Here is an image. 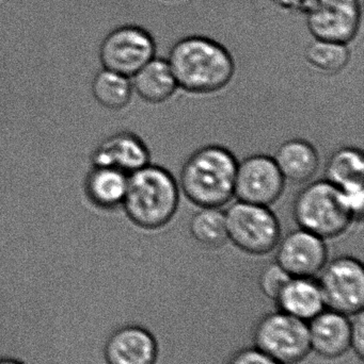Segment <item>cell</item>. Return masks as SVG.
Masks as SVG:
<instances>
[{"label":"cell","instance_id":"6da1fadb","mask_svg":"<svg viewBox=\"0 0 364 364\" xmlns=\"http://www.w3.org/2000/svg\"><path fill=\"white\" fill-rule=\"evenodd\" d=\"M167 61L177 87L189 93L220 91L235 72L234 61L226 47L205 36L182 38L169 51Z\"/></svg>","mask_w":364,"mask_h":364},{"label":"cell","instance_id":"7a4b0ae2","mask_svg":"<svg viewBox=\"0 0 364 364\" xmlns=\"http://www.w3.org/2000/svg\"><path fill=\"white\" fill-rule=\"evenodd\" d=\"M237 162L226 147L197 149L183 164L180 184L185 196L200 208H220L234 196Z\"/></svg>","mask_w":364,"mask_h":364},{"label":"cell","instance_id":"3957f363","mask_svg":"<svg viewBox=\"0 0 364 364\" xmlns=\"http://www.w3.org/2000/svg\"><path fill=\"white\" fill-rule=\"evenodd\" d=\"M179 205V186L162 166L147 164L128 175L123 207L126 216L139 228L155 230L166 226Z\"/></svg>","mask_w":364,"mask_h":364},{"label":"cell","instance_id":"277c9868","mask_svg":"<svg viewBox=\"0 0 364 364\" xmlns=\"http://www.w3.org/2000/svg\"><path fill=\"white\" fill-rule=\"evenodd\" d=\"M293 215L299 228L324 240L339 237L355 220L341 190L326 179L312 182L298 193Z\"/></svg>","mask_w":364,"mask_h":364},{"label":"cell","instance_id":"5b68a950","mask_svg":"<svg viewBox=\"0 0 364 364\" xmlns=\"http://www.w3.org/2000/svg\"><path fill=\"white\" fill-rule=\"evenodd\" d=\"M224 214L228 240L239 250L261 256L277 247L281 235L280 223L266 205L239 200Z\"/></svg>","mask_w":364,"mask_h":364},{"label":"cell","instance_id":"8992f818","mask_svg":"<svg viewBox=\"0 0 364 364\" xmlns=\"http://www.w3.org/2000/svg\"><path fill=\"white\" fill-rule=\"evenodd\" d=\"M254 346L281 364H297L311 352L308 322L278 310L260 318Z\"/></svg>","mask_w":364,"mask_h":364},{"label":"cell","instance_id":"52a82bcc","mask_svg":"<svg viewBox=\"0 0 364 364\" xmlns=\"http://www.w3.org/2000/svg\"><path fill=\"white\" fill-rule=\"evenodd\" d=\"M318 282L328 309L348 316L363 311L364 267L358 259L350 256L333 259L323 267Z\"/></svg>","mask_w":364,"mask_h":364},{"label":"cell","instance_id":"ba28073f","mask_svg":"<svg viewBox=\"0 0 364 364\" xmlns=\"http://www.w3.org/2000/svg\"><path fill=\"white\" fill-rule=\"evenodd\" d=\"M155 53V41L149 31L140 26L123 25L103 38L98 57L103 68L130 78Z\"/></svg>","mask_w":364,"mask_h":364},{"label":"cell","instance_id":"9c48e42d","mask_svg":"<svg viewBox=\"0 0 364 364\" xmlns=\"http://www.w3.org/2000/svg\"><path fill=\"white\" fill-rule=\"evenodd\" d=\"M303 14L314 38L348 44L361 23L359 0H308Z\"/></svg>","mask_w":364,"mask_h":364},{"label":"cell","instance_id":"30bf717a","mask_svg":"<svg viewBox=\"0 0 364 364\" xmlns=\"http://www.w3.org/2000/svg\"><path fill=\"white\" fill-rule=\"evenodd\" d=\"M284 182L274 158L250 156L237 164L234 196L239 201L269 207L281 196Z\"/></svg>","mask_w":364,"mask_h":364},{"label":"cell","instance_id":"8fae6325","mask_svg":"<svg viewBox=\"0 0 364 364\" xmlns=\"http://www.w3.org/2000/svg\"><path fill=\"white\" fill-rule=\"evenodd\" d=\"M276 262L291 277H312L328 262L325 240L305 229L292 231L279 241Z\"/></svg>","mask_w":364,"mask_h":364},{"label":"cell","instance_id":"7c38bea8","mask_svg":"<svg viewBox=\"0 0 364 364\" xmlns=\"http://www.w3.org/2000/svg\"><path fill=\"white\" fill-rule=\"evenodd\" d=\"M91 166L113 168L126 175L150 164V151L142 139L120 132L105 138L90 155Z\"/></svg>","mask_w":364,"mask_h":364},{"label":"cell","instance_id":"4fadbf2b","mask_svg":"<svg viewBox=\"0 0 364 364\" xmlns=\"http://www.w3.org/2000/svg\"><path fill=\"white\" fill-rule=\"evenodd\" d=\"M103 355L106 364H156L158 346L145 327L125 325L110 333Z\"/></svg>","mask_w":364,"mask_h":364},{"label":"cell","instance_id":"5bb4252c","mask_svg":"<svg viewBox=\"0 0 364 364\" xmlns=\"http://www.w3.org/2000/svg\"><path fill=\"white\" fill-rule=\"evenodd\" d=\"M350 316L323 310L308 322L311 350L324 358L335 359L350 348Z\"/></svg>","mask_w":364,"mask_h":364},{"label":"cell","instance_id":"9a60e30c","mask_svg":"<svg viewBox=\"0 0 364 364\" xmlns=\"http://www.w3.org/2000/svg\"><path fill=\"white\" fill-rule=\"evenodd\" d=\"M278 310L309 322L326 308L318 280L291 277L275 299Z\"/></svg>","mask_w":364,"mask_h":364},{"label":"cell","instance_id":"2e32d148","mask_svg":"<svg viewBox=\"0 0 364 364\" xmlns=\"http://www.w3.org/2000/svg\"><path fill=\"white\" fill-rule=\"evenodd\" d=\"M128 175L113 168L91 166L83 179V192L90 205L102 210L121 207L128 188Z\"/></svg>","mask_w":364,"mask_h":364},{"label":"cell","instance_id":"e0dca14e","mask_svg":"<svg viewBox=\"0 0 364 364\" xmlns=\"http://www.w3.org/2000/svg\"><path fill=\"white\" fill-rule=\"evenodd\" d=\"M273 158L284 178L294 183L310 181L320 166L316 147L301 139H293L280 145Z\"/></svg>","mask_w":364,"mask_h":364},{"label":"cell","instance_id":"ac0fdd59","mask_svg":"<svg viewBox=\"0 0 364 364\" xmlns=\"http://www.w3.org/2000/svg\"><path fill=\"white\" fill-rule=\"evenodd\" d=\"M130 78L132 91L150 104L166 102L179 87L168 61L162 58L154 57Z\"/></svg>","mask_w":364,"mask_h":364},{"label":"cell","instance_id":"d6986e66","mask_svg":"<svg viewBox=\"0 0 364 364\" xmlns=\"http://www.w3.org/2000/svg\"><path fill=\"white\" fill-rule=\"evenodd\" d=\"M91 94L96 104L102 108L121 110L132 100V81L130 77L103 68L92 79Z\"/></svg>","mask_w":364,"mask_h":364},{"label":"cell","instance_id":"ffe728a7","mask_svg":"<svg viewBox=\"0 0 364 364\" xmlns=\"http://www.w3.org/2000/svg\"><path fill=\"white\" fill-rule=\"evenodd\" d=\"M326 181L338 188L354 183H363L364 157L360 149L341 147L327 161L325 168Z\"/></svg>","mask_w":364,"mask_h":364},{"label":"cell","instance_id":"44dd1931","mask_svg":"<svg viewBox=\"0 0 364 364\" xmlns=\"http://www.w3.org/2000/svg\"><path fill=\"white\" fill-rule=\"evenodd\" d=\"M189 231L201 245L220 247L228 241L226 214L219 208H201L190 220Z\"/></svg>","mask_w":364,"mask_h":364},{"label":"cell","instance_id":"7402d4cb","mask_svg":"<svg viewBox=\"0 0 364 364\" xmlns=\"http://www.w3.org/2000/svg\"><path fill=\"white\" fill-rule=\"evenodd\" d=\"M350 57L348 44L318 38L308 44L305 50L308 63L325 74L341 72L348 65Z\"/></svg>","mask_w":364,"mask_h":364},{"label":"cell","instance_id":"603a6c76","mask_svg":"<svg viewBox=\"0 0 364 364\" xmlns=\"http://www.w3.org/2000/svg\"><path fill=\"white\" fill-rule=\"evenodd\" d=\"M291 276L277 262L267 264L259 276V287L267 299L275 301Z\"/></svg>","mask_w":364,"mask_h":364},{"label":"cell","instance_id":"cb8c5ba5","mask_svg":"<svg viewBox=\"0 0 364 364\" xmlns=\"http://www.w3.org/2000/svg\"><path fill=\"white\" fill-rule=\"evenodd\" d=\"M228 364H281L262 350L254 348H246L233 354Z\"/></svg>","mask_w":364,"mask_h":364},{"label":"cell","instance_id":"d4e9b609","mask_svg":"<svg viewBox=\"0 0 364 364\" xmlns=\"http://www.w3.org/2000/svg\"><path fill=\"white\" fill-rule=\"evenodd\" d=\"M350 321V348L357 356L363 359L364 356V316L363 311L353 316Z\"/></svg>","mask_w":364,"mask_h":364},{"label":"cell","instance_id":"484cf974","mask_svg":"<svg viewBox=\"0 0 364 364\" xmlns=\"http://www.w3.org/2000/svg\"><path fill=\"white\" fill-rule=\"evenodd\" d=\"M271 1L280 8L303 13L308 0H271Z\"/></svg>","mask_w":364,"mask_h":364},{"label":"cell","instance_id":"4316f807","mask_svg":"<svg viewBox=\"0 0 364 364\" xmlns=\"http://www.w3.org/2000/svg\"><path fill=\"white\" fill-rule=\"evenodd\" d=\"M0 364H25L19 359L10 358V357H0Z\"/></svg>","mask_w":364,"mask_h":364},{"label":"cell","instance_id":"83f0119b","mask_svg":"<svg viewBox=\"0 0 364 364\" xmlns=\"http://www.w3.org/2000/svg\"><path fill=\"white\" fill-rule=\"evenodd\" d=\"M0 1H1V0H0Z\"/></svg>","mask_w":364,"mask_h":364}]
</instances>
